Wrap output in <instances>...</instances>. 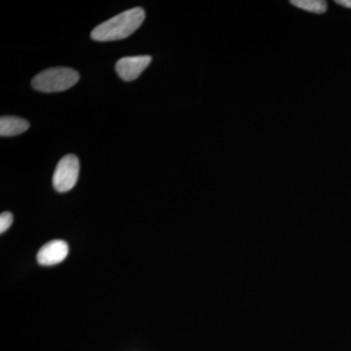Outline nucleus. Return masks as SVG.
Returning <instances> with one entry per match:
<instances>
[{
	"label": "nucleus",
	"instance_id": "nucleus-8",
	"mask_svg": "<svg viewBox=\"0 0 351 351\" xmlns=\"http://www.w3.org/2000/svg\"><path fill=\"white\" fill-rule=\"evenodd\" d=\"M13 223V215L10 212H4L0 215V233L5 232Z\"/></svg>",
	"mask_w": 351,
	"mask_h": 351
},
{
	"label": "nucleus",
	"instance_id": "nucleus-2",
	"mask_svg": "<svg viewBox=\"0 0 351 351\" xmlns=\"http://www.w3.org/2000/svg\"><path fill=\"white\" fill-rule=\"evenodd\" d=\"M80 80V73L71 68H51L34 76L32 85L43 93L63 92L75 86Z\"/></svg>",
	"mask_w": 351,
	"mask_h": 351
},
{
	"label": "nucleus",
	"instance_id": "nucleus-9",
	"mask_svg": "<svg viewBox=\"0 0 351 351\" xmlns=\"http://www.w3.org/2000/svg\"><path fill=\"white\" fill-rule=\"evenodd\" d=\"M336 3L339 5L346 7V8L351 9V0H337Z\"/></svg>",
	"mask_w": 351,
	"mask_h": 351
},
{
	"label": "nucleus",
	"instance_id": "nucleus-3",
	"mask_svg": "<svg viewBox=\"0 0 351 351\" xmlns=\"http://www.w3.org/2000/svg\"><path fill=\"white\" fill-rule=\"evenodd\" d=\"M80 160L75 154H68L58 162L54 175L53 186L59 193H66L75 188L80 175Z\"/></svg>",
	"mask_w": 351,
	"mask_h": 351
},
{
	"label": "nucleus",
	"instance_id": "nucleus-1",
	"mask_svg": "<svg viewBox=\"0 0 351 351\" xmlns=\"http://www.w3.org/2000/svg\"><path fill=\"white\" fill-rule=\"evenodd\" d=\"M145 18V10L141 7L124 11L112 19L97 25L91 32V38L100 43L128 38L141 27Z\"/></svg>",
	"mask_w": 351,
	"mask_h": 351
},
{
	"label": "nucleus",
	"instance_id": "nucleus-7",
	"mask_svg": "<svg viewBox=\"0 0 351 351\" xmlns=\"http://www.w3.org/2000/svg\"><path fill=\"white\" fill-rule=\"evenodd\" d=\"M291 4L314 14H324L327 11V2L323 0H292Z\"/></svg>",
	"mask_w": 351,
	"mask_h": 351
},
{
	"label": "nucleus",
	"instance_id": "nucleus-5",
	"mask_svg": "<svg viewBox=\"0 0 351 351\" xmlns=\"http://www.w3.org/2000/svg\"><path fill=\"white\" fill-rule=\"evenodd\" d=\"M69 245L64 240H52L41 247L38 254L39 265H58L63 262L68 257Z\"/></svg>",
	"mask_w": 351,
	"mask_h": 351
},
{
	"label": "nucleus",
	"instance_id": "nucleus-4",
	"mask_svg": "<svg viewBox=\"0 0 351 351\" xmlns=\"http://www.w3.org/2000/svg\"><path fill=\"white\" fill-rule=\"evenodd\" d=\"M151 62V56L124 57L115 64V71L124 82H133L142 75Z\"/></svg>",
	"mask_w": 351,
	"mask_h": 351
},
{
	"label": "nucleus",
	"instance_id": "nucleus-6",
	"mask_svg": "<svg viewBox=\"0 0 351 351\" xmlns=\"http://www.w3.org/2000/svg\"><path fill=\"white\" fill-rule=\"evenodd\" d=\"M29 128V121L17 117H2L0 119V136L13 137Z\"/></svg>",
	"mask_w": 351,
	"mask_h": 351
}]
</instances>
